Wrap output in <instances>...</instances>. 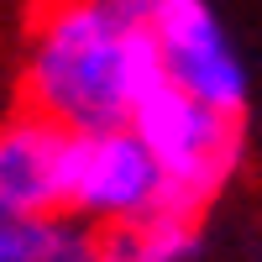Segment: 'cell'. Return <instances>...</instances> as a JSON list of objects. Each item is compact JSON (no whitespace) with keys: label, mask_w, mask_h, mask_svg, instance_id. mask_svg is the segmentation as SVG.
Masks as SVG:
<instances>
[{"label":"cell","mask_w":262,"mask_h":262,"mask_svg":"<svg viewBox=\"0 0 262 262\" xmlns=\"http://www.w3.org/2000/svg\"><path fill=\"white\" fill-rule=\"evenodd\" d=\"M95 236L74 221H32V215L0 210V262H74Z\"/></svg>","instance_id":"obj_7"},{"label":"cell","mask_w":262,"mask_h":262,"mask_svg":"<svg viewBox=\"0 0 262 262\" xmlns=\"http://www.w3.org/2000/svg\"><path fill=\"white\" fill-rule=\"evenodd\" d=\"M69 221L116 231V226H152V221H184L173 210V189L158 158L147 152L137 131H105V137L74 142L69 168ZM200 226V221H194Z\"/></svg>","instance_id":"obj_3"},{"label":"cell","mask_w":262,"mask_h":262,"mask_svg":"<svg viewBox=\"0 0 262 262\" xmlns=\"http://www.w3.org/2000/svg\"><path fill=\"white\" fill-rule=\"evenodd\" d=\"M74 262H111V257H105V252H100V242H90V247H84V252H79Z\"/></svg>","instance_id":"obj_9"},{"label":"cell","mask_w":262,"mask_h":262,"mask_svg":"<svg viewBox=\"0 0 262 262\" xmlns=\"http://www.w3.org/2000/svg\"><path fill=\"white\" fill-rule=\"evenodd\" d=\"M37 6H42V0H37Z\"/></svg>","instance_id":"obj_10"},{"label":"cell","mask_w":262,"mask_h":262,"mask_svg":"<svg viewBox=\"0 0 262 262\" xmlns=\"http://www.w3.org/2000/svg\"><path fill=\"white\" fill-rule=\"evenodd\" d=\"M147 27L158 37L168 84H179L184 95L205 100L210 111H226V116L247 111V95H252L247 63L231 48V37H226L210 0H163Z\"/></svg>","instance_id":"obj_4"},{"label":"cell","mask_w":262,"mask_h":262,"mask_svg":"<svg viewBox=\"0 0 262 262\" xmlns=\"http://www.w3.org/2000/svg\"><path fill=\"white\" fill-rule=\"evenodd\" d=\"M100 252L111 262H194L200 257V226L194 221L116 226V231H100Z\"/></svg>","instance_id":"obj_6"},{"label":"cell","mask_w":262,"mask_h":262,"mask_svg":"<svg viewBox=\"0 0 262 262\" xmlns=\"http://www.w3.org/2000/svg\"><path fill=\"white\" fill-rule=\"evenodd\" d=\"M74 131L37 111L0 121V210L32 221H69V168Z\"/></svg>","instance_id":"obj_5"},{"label":"cell","mask_w":262,"mask_h":262,"mask_svg":"<svg viewBox=\"0 0 262 262\" xmlns=\"http://www.w3.org/2000/svg\"><path fill=\"white\" fill-rule=\"evenodd\" d=\"M168 84L158 37L105 0H42L27 27L21 100L74 137H105L137 121L142 100Z\"/></svg>","instance_id":"obj_1"},{"label":"cell","mask_w":262,"mask_h":262,"mask_svg":"<svg viewBox=\"0 0 262 262\" xmlns=\"http://www.w3.org/2000/svg\"><path fill=\"white\" fill-rule=\"evenodd\" d=\"M105 6H111L116 16H126V21H142V27H147V21H152V11H158L163 0H105Z\"/></svg>","instance_id":"obj_8"},{"label":"cell","mask_w":262,"mask_h":262,"mask_svg":"<svg viewBox=\"0 0 262 262\" xmlns=\"http://www.w3.org/2000/svg\"><path fill=\"white\" fill-rule=\"evenodd\" d=\"M131 131L147 142V152L168 173L173 210L184 221H200L242 163V116L210 111L205 100L184 95L179 84H163L158 95H147Z\"/></svg>","instance_id":"obj_2"}]
</instances>
